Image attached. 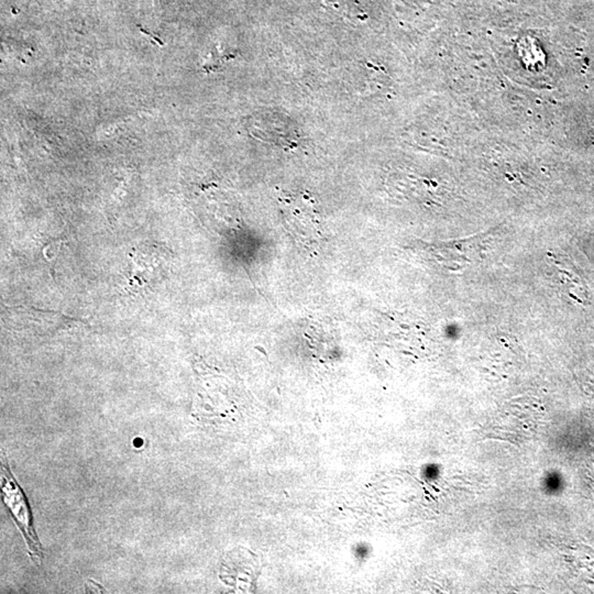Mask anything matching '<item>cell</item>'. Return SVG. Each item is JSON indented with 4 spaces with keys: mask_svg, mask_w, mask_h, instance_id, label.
<instances>
[{
    "mask_svg": "<svg viewBox=\"0 0 594 594\" xmlns=\"http://www.w3.org/2000/svg\"><path fill=\"white\" fill-rule=\"evenodd\" d=\"M8 465H6L5 460L3 459V501H6V504L10 508L12 515L16 519V522L19 525L20 530L24 532V538L29 545L30 553L33 554V559L37 560L35 556L38 557L41 561V549L39 546L38 539L35 537V532L33 528V519H30V512L28 508L27 501L24 499V494L20 492L19 488L17 487V483L14 479L11 478L10 472H9Z\"/></svg>",
    "mask_w": 594,
    "mask_h": 594,
    "instance_id": "cell-1",
    "label": "cell"
}]
</instances>
